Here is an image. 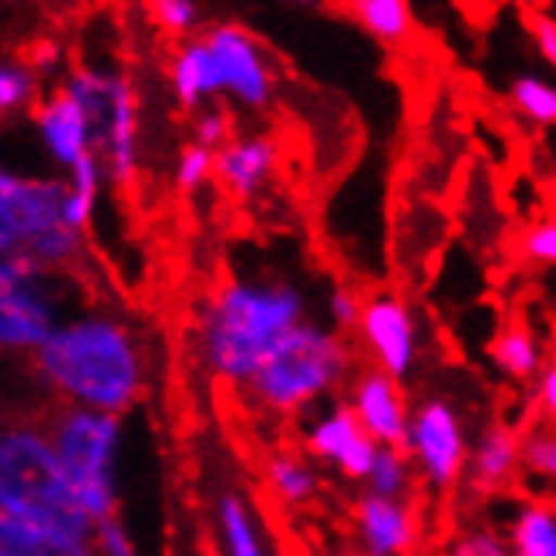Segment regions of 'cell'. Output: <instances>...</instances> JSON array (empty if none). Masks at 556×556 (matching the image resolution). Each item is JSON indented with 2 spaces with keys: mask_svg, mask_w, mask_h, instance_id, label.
Returning <instances> with one entry per match:
<instances>
[{
  "mask_svg": "<svg viewBox=\"0 0 556 556\" xmlns=\"http://www.w3.org/2000/svg\"><path fill=\"white\" fill-rule=\"evenodd\" d=\"M38 384L61 405L128 415L149 388V357L139 331L112 311L64 317L30 357Z\"/></svg>",
  "mask_w": 556,
  "mask_h": 556,
  "instance_id": "1",
  "label": "cell"
},
{
  "mask_svg": "<svg viewBox=\"0 0 556 556\" xmlns=\"http://www.w3.org/2000/svg\"><path fill=\"white\" fill-rule=\"evenodd\" d=\"M301 320H307V298L293 280L237 274L203 301L195 317V354L219 384L247 388Z\"/></svg>",
  "mask_w": 556,
  "mask_h": 556,
  "instance_id": "2",
  "label": "cell"
},
{
  "mask_svg": "<svg viewBox=\"0 0 556 556\" xmlns=\"http://www.w3.org/2000/svg\"><path fill=\"white\" fill-rule=\"evenodd\" d=\"M0 519L72 536L94 533V519L75 496L48 425L11 421L0 435Z\"/></svg>",
  "mask_w": 556,
  "mask_h": 556,
  "instance_id": "3",
  "label": "cell"
},
{
  "mask_svg": "<svg viewBox=\"0 0 556 556\" xmlns=\"http://www.w3.org/2000/svg\"><path fill=\"white\" fill-rule=\"evenodd\" d=\"M354 378V351L341 331L327 320H301L293 331L274 348L247 395L256 408L270 415H307L311 408L331 402L338 388Z\"/></svg>",
  "mask_w": 556,
  "mask_h": 556,
  "instance_id": "4",
  "label": "cell"
},
{
  "mask_svg": "<svg viewBox=\"0 0 556 556\" xmlns=\"http://www.w3.org/2000/svg\"><path fill=\"white\" fill-rule=\"evenodd\" d=\"M45 425L81 509L94 522L118 516L125 418L78 405H58Z\"/></svg>",
  "mask_w": 556,
  "mask_h": 556,
  "instance_id": "5",
  "label": "cell"
},
{
  "mask_svg": "<svg viewBox=\"0 0 556 556\" xmlns=\"http://www.w3.org/2000/svg\"><path fill=\"white\" fill-rule=\"evenodd\" d=\"M58 274L35 264L27 253L0 256V348L4 354L35 357L58 331L61 290Z\"/></svg>",
  "mask_w": 556,
  "mask_h": 556,
  "instance_id": "6",
  "label": "cell"
},
{
  "mask_svg": "<svg viewBox=\"0 0 556 556\" xmlns=\"http://www.w3.org/2000/svg\"><path fill=\"white\" fill-rule=\"evenodd\" d=\"M405 452L418 472V485L432 496H452L466 482L472 439L466 418L452 399L429 395L412 408V429L405 439Z\"/></svg>",
  "mask_w": 556,
  "mask_h": 556,
  "instance_id": "7",
  "label": "cell"
},
{
  "mask_svg": "<svg viewBox=\"0 0 556 556\" xmlns=\"http://www.w3.org/2000/svg\"><path fill=\"white\" fill-rule=\"evenodd\" d=\"M68 179L24 176L14 169L0 173V256L21 253L64 223Z\"/></svg>",
  "mask_w": 556,
  "mask_h": 556,
  "instance_id": "8",
  "label": "cell"
},
{
  "mask_svg": "<svg viewBox=\"0 0 556 556\" xmlns=\"http://www.w3.org/2000/svg\"><path fill=\"white\" fill-rule=\"evenodd\" d=\"M203 38L213 51L219 94L233 98L247 112H264L277 88L274 64L264 45H260L243 24H233V21L213 24L210 30H203Z\"/></svg>",
  "mask_w": 556,
  "mask_h": 556,
  "instance_id": "9",
  "label": "cell"
},
{
  "mask_svg": "<svg viewBox=\"0 0 556 556\" xmlns=\"http://www.w3.org/2000/svg\"><path fill=\"white\" fill-rule=\"evenodd\" d=\"M354 338H357V348L371 357L375 368L399 378L402 384L418 371V362H421L418 317L402 293H391V290L371 293Z\"/></svg>",
  "mask_w": 556,
  "mask_h": 556,
  "instance_id": "10",
  "label": "cell"
},
{
  "mask_svg": "<svg viewBox=\"0 0 556 556\" xmlns=\"http://www.w3.org/2000/svg\"><path fill=\"white\" fill-rule=\"evenodd\" d=\"M301 442L314 463L334 469L348 482H362V485L381 448L365 432V425L357 421L348 402H324L320 408H311L301 425Z\"/></svg>",
  "mask_w": 556,
  "mask_h": 556,
  "instance_id": "11",
  "label": "cell"
},
{
  "mask_svg": "<svg viewBox=\"0 0 556 556\" xmlns=\"http://www.w3.org/2000/svg\"><path fill=\"white\" fill-rule=\"evenodd\" d=\"M35 132L58 169L72 173L81 159L98 155V122L68 88H54L35 105Z\"/></svg>",
  "mask_w": 556,
  "mask_h": 556,
  "instance_id": "12",
  "label": "cell"
},
{
  "mask_svg": "<svg viewBox=\"0 0 556 556\" xmlns=\"http://www.w3.org/2000/svg\"><path fill=\"white\" fill-rule=\"evenodd\" d=\"M344 402L351 405L357 421L365 425V432L378 445L405 448V439H408V429H412V408L415 405H408L405 384L399 378L384 375L375 365L354 371Z\"/></svg>",
  "mask_w": 556,
  "mask_h": 556,
  "instance_id": "13",
  "label": "cell"
},
{
  "mask_svg": "<svg viewBox=\"0 0 556 556\" xmlns=\"http://www.w3.org/2000/svg\"><path fill=\"white\" fill-rule=\"evenodd\" d=\"M357 553L365 556H412L421 543V516L412 500H388L365 493L351 509Z\"/></svg>",
  "mask_w": 556,
  "mask_h": 556,
  "instance_id": "14",
  "label": "cell"
},
{
  "mask_svg": "<svg viewBox=\"0 0 556 556\" xmlns=\"http://www.w3.org/2000/svg\"><path fill=\"white\" fill-rule=\"evenodd\" d=\"M98 155L105 162V176L112 186L125 189L136 182L139 173V98L125 75L115 72L112 105L102 122V142Z\"/></svg>",
  "mask_w": 556,
  "mask_h": 556,
  "instance_id": "15",
  "label": "cell"
},
{
  "mask_svg": "<svg viewBox=\"0 0 556 556\" xmlns=\"http://www.w3.org/2000/svg\"><path fill=\"white\" fill-rule=\"evenodd\" d=\"M280 166V146L274 136H237L216 152V182L233 200H256Z\"/></svg>",
  "mask_w": 556,
  "mask_h": 556,
  "instance_id": "16",
  "label": "cell"
},
{
  "mask_svg": "<svg viewBox=\"0 0 556 556\" xmlns=\"http://www.w3.org/2000/svg\"><path fill=\"white\" fill-rule=\"evenodd\" d=\"M522 472V435L506 421H493L472 439L466 485L482 496H496Z\"/></svg>",
  "mask_w": 556,
  "mask_h": 556,
  "instance_id": "17",
  "label": "cell"
},
{
  "mask_svg": "<svg viewBox=\"0 0 556 556\" xmlns=\"http://www.w3.org/2000/svg\"><path fill=\"white\" fill-rule=\"evenodd\" d=\"M169 88H173L176 105L186 112H203L206 102L219 98L213 51L203 35H192V38L179 41V48L169 61Z\"/></svg>",
  "mask_w": 556,
  "mask_h": 556,
  "instance_id": "18",
  "label": "cell"
},
{
  "mask_svg": "<svg viewBox=\"0 0 556 556\" xmlns=\"http://www.w3.org/2000/svg\"><path fill=\"white\" fill-rule=\"evenodd\" d=\"M219 556H270V543L256 509L237 489H223L213 506Z\"/></svg>",
  "mask_w": 556,
  "mask_h": 556,
  "instance_id": "19",
  "label": "cell"
},
{
  "mask_svg": "<svg viewBox=\"0 0 556 556\" xmlns=\"http://www.w3.org/2000/svg\"><path fill=\"white\" fill-rule=\"evenodd\" d=\"M489 365L513 384H533L543 375V368L549 365V357H546L543 338L533 331V327L522 320H513V324L500 327L496 338L489 341Z\"/></svg>",
  "mask_w": 556,
  "mask_h": 556,
  "instance_id": "20",
  "label": "cell"
},
{
  "mask_svg": "<svg viewBox=\"0 0 556 556\" xmlns=\"http://www.w3.org/2000/svg\"><path fill=\"white\" fill-rule=\"evenodd\" d=\"M264 485L283 509H304L320 493V469L301 452H274L264 463Z\"/></svg>",
  "mask_w": 556,
  "mask_h": 556,
  "instance_id": "21",
  "label": "cell"
},
{
  "mask_svg": "<svg viewBox=\"0 0 556 556\" xmlns=\"http://www.w3.org/2000/svg\"><path fill=\"white\" fill-rule=\"evenodd\" d=\"M0 556H98L91 536L35 530L24 522L0 519Z\"/></svg>",
  "mask_w": 556,
  "mask_h": 556,
  "instance_id": "22",
  "label": "cell"
},
{
  "mask_svg": "<svg viewBox=\"0 0 556 556\" xmlns=\"http://www.w3.org/2000/svg\"><path fill=\"white\" fill-rule=\"evenodd\" d=\"M506 540L513 556H556V506L553 503H519L509 513Z\"/></svg>",
  "mask_w": 556,
  "mask_h": 556,
  "instance_id": "23",
  "label": "cell"
},
{
  "mask_svg": "<svg viewBox=\"0 0 556 556\" xmlns=\"http://www.w3.org/2000/svg\"><path fill=\"white\" fill-rule=\"evenodd\" d=\"M348 14L362 24L368 38L384 48H402L415 35V17L408 0H344Z\"/></svg>",
  "mask_w": 556,
  "mask_h": 556,
  "instance_id": "24",
  "label": "cell"
},
{
  "mask_svg": "<svg viewBox=\"0 0 556 556\" xmlns=\"http://www.w3.org/2000/svg\"><path fill=\"white\" fill-rule=\"evenodd\" d=\"M64 179H68V195H64V226H72V230H78V233H88L94 210H98V195H102V186L109 182L102 155L81 159L72 173H64Z\"/></svg>",
  "mask_w": 556,
  "mask_h": 556,
  "instance_id": "25",
  "label": "cell"
},
{
  "mask_svg": "<svg viewBox=\"0 0 556 556\" xmlns=\"http://www.w3.org/2000/svg\"><path fill=\"white\" fill-rule=\"evenodd\" d=\"M415 485H418V472L412 466V455L395 445H381L371 463V472L365 479L368 493L388 496V500H412Z\"/></svg>",
  "mask_w": 556,
  "mask_h": 556,
  "instance_id": "26",
  "label": "cell"
},
{
  "mask_svg": "<svg viewBox=\"0 0 556 556\" xmlns=\"http://www.w3.org/2000/svg\"><path fill=\"white\" fill-rule=\"evenodd\" d=\"M27 253L35 264H41L45 270L58 274V270H68L72 264H78L81 253H85V233L72 230V226H54V230H48L45 237H38L35 243H30Z\"/></svg>",
  "mask_w": 556,
  "mask_h": 556,
  "instance_id": "27",
  "label": "cell"
},
{
  "mask_svg": "<svg viewBox=\"0 0 556 556\" xmlns=\"http://www.w3.org/2000/svg\"><path fill=\"white\" fill-rule=\"evenodd\" d=\"M513 109L536 125H556V85L536 78V75H519L509 88Z\"/></svg>",
  "mask_w": 556,
  "mask_h": 556,
  "instance_id": "28",
  "label": "cell"
},
{
  "mask_svg": "<svg viewBox=\"0 0 556 556\" xmlns=\"http://www.w3.org/2000/svg\"><path fill=\"white\" fill-rule=\"evenodd\" d=\"M38 78L41 75L27 61H8L0 68V112L14 115L24 112L27 105H38V88H41Z\"/></svg>",
  "mask_w": 556,
  "mask_h": 556,
  "instance_id": "29",
  "label": "cell"
},
{
  "mask_svg": "<svg viewBox=\"0 0 556 556\" xmlns=\"http://www.w3.org/2000/svg\"><path fill=\"white\" fill-rule=\"evenodd\" d=\"M522 469L556 489V429L540 425V429L522 435Z\"/></svg>",
  "mask_w": 556,
  "mask_h": 556,
  "instance_id": "30",
  "label": "cell"
},
{
  "mask_svg": "<svg viewBox=\"0 0 556 556\" xmlns=\"http://www.w3.org/2000/svg\"><path fill=\"white\" fill-rule=\"evenodd\" d=\"M173 179L182 192H195L203 189L210 179H216V152L206 149V146H195L189 142L179 159H176V169H173Z\"/></svg>",
  "mask_w": 556,
  "mask_h": 556,
  "instance_id": "31",
  "label": "cell"
},
{
  "mask_svg": "<svg viewBox=\"0 0 556 556\" xmlns=\"http://www.w3.org/2000/svg\"><path fill=\"white\" fill-rule=\"evenodd\" d=\"M152 21L173 38H192V30L203 21L200 0H152Z\"/></svg>",
  "mask_w": 556,
  "mask_h": 556,
  "instance_id": "32",
  "label": "cell"
},
{
  "mask_svg": "<svg viewBox=\"0 0 556 556\" xmlns=\"http://www.w3.org/2000/svg\"><path fill=\"white\" fill-rule=\"evenodd\" d=\"M365 304L368 298H362L354 287H331L324 298V314H327V324L334 327V331H357V324H362V314H365Z\"/></svg>",
  "mask_w": 556,
  "mask_h": 556,
  "instance_id": "33",
  "label": "cell"
},
{
  "mask_svg": "<svg viewBox=\"0 0 556 556\" xmlns=\"http://www.w3.org/2000/svg\"><path fill=\"white\" fill-rule=\"evenodd\" d=\"M519 256L536 267H556V216L536 219L519 233Z\"/></svg>",
  "mask_w": 556,
  "mask_h": 556,
  "instance_id": "34",
  "label": "cell"
},
{
  "mask_svg": "<svg viewBox=\"0 0 556 556\" xmlns=\"http://www.w3.org/2000/svg\"><path fill=\"white\" fill-rule=\"evenodd\" d=\"M233 136V115L219 109V105H206L203 112H195L192 118V142L195 146H206L213 152H219L223 146H230Z\"/></svg>",
  "mask_w": 556,
  "mask_h": 556,
  "instance_id": "35",
  "label": "cell"
},
{
  "mask_svg": "<svg viewBox=\"0 0 556 556\" xmlns=\"http://www.w3.org/2000/svg\"><path fill=\"white\" fill-rule=\"evenodd\" d=\"M445 556H513V549H509L506 533L493 527H472L448 543Z\"/></svg>",
  "mask_w": 556,
  "mask_h": 556,
  "instance_id": "36",
  "label": "cell"
},
{
  "mask_svg": "<svg viewBox=\"0 0 556 556\" xmlns=\"http://www.w3.org/2000/svg\"><path fill=\"white\" fill-rule=\"evenodd\" d=\"M91 543H94V553H98V556H142V553H139V543H136V536H132V530L125 527V519H122V516H112V519L94 522Z\"/></svg>",
  "mask_w": 556,
  "mask_h": 556,
  "instance_id": "37",
  "label": "cell"
},
{
  "mask_svg": "<svg viewBox=\"0 0 556 556\" xmlns=\"http://www.w3.org/2000/svg\"><path fill=\"white\" fill-rule=\"evenodd\" d=\"M533 408H536L543 425L556 429V357H549L543 375L533 381Z\"/></svg>",
  "mask_w": 556,
  "mask_h": 556,
  "instance_id": "38",
  "label": "cell"
},
{
  "mask_svg": "<svg viewBox=\"0 0 556 556\" xmlns=\"http://www.w3.org/2000/svg\"><path fill=\"white\" fill-rule=\"evenodd\" d=\"M530 35H533L536 54L556 72V17H549V14H533V17H530Z\"/></svg>",
  "mask_w": 556,
  "mask_h": 556,
  "instance_id": "39",
  "label": "cell"
},
{
  "mask_svg": "<svg viewBox=\"0 0 556 556\" xmlns=\"http://www.w3.org/2000/svg\"><path fill=\"white\" fill-rule=\"evenodd\" d=\"M24 61L35 68L38 75H51L54 68H58V61H61V48L54 45V41H35L27 51H24Z\"/></svg>",
  "mask_w": 556,
  "mask_h": 556,
  "instance_id": "40",
  "label": "cell"
},
{
  "mask_svg": "<svg viewBox=\"0 0 556 556\" xmlns=\"http://www.w3.org/2000/svg\"><path fill=\"white\" fill-rule=\"evenodd\" d=\"M290 4H298V8H317L320 0H290Z\"/></svg>",
  "mask_w": 556,
  "mask_h": 556,
  "instance_id": "41",
  "label": "cell"
},
{
  "mask_svg": "<svg viewBox=\"0 0 556 556\" xmlns=\"http://www.w3.org/2000/svg\"><path fill=\"white\" fill-rule=\"evenodd\" d=\"M344 556H365V553H344Z\"/></svg>",
  "mask_w": 556,
  "mask_h": 556,
  "instance_id": "42",
  "label": "cell"
}]
</instances>
